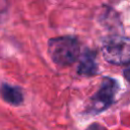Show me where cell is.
Listing matches in <instances>:
<instances>
[{"label":"cell","mask_w":130,"mask_h":130,"mask_svg":"<svg viewBox=\"0 0 130 130\" xmlns=\"http://www.w3.org/2000/svg\"><path fill=\"white\" fill-rule=\"evenodd\" d=\"M48 53L55 64L69 66L80 57V44L73 36L52 38L48 42Z\"/></svg>","instance_id":"6da1fadb"},{"label":"cell","mask_w":130,"mask_h":130,"mask_svg":"<svg viewBox=\"0 0 130 130\" xmlns=\"http://www.w3.org/2000/svg\"><path fill=\"white\" fill-rule=\"evenodd\" d=\"M104 59L114 65H130V38L114 35L106 38L102 45Z\"/></svg>","instance_id":"7a4b0ae2"},{"label":"cell","mask_w":130,"mask_h":130,"mask_svg":"<svg viewBox=\"0 0 130 130\" xmlns=\"http://www.w3.org/2000/svg\"><path fill=\"white\" fill-rule=\"evenodd\" d=\"M120 86L117 80L111 77H105L96 90L89 100L88 113L92 115L100 114L109 109L115 102V96Z\"/></svg>","instance_id":"3957f363"},{"label":"cell","mask_w":130,"mask_h":130,"mask_svg":"<svg viewBox=\"0 0 130 130\" xmlns=\"http://www.w3.org/2000/svg\"><path fill=\"white\" fill-rule=\"evenodd\" d=\"M77 73L82 76H93L98 73V64L95 61V52L86 50L84 51L79 60Z\"/></svg>","instance_id":"277c9868"},{"label":"cell","mask_w":130,"mask_h":130,"mask_svg":"<svg viewBox=\"0 0 130 130\" xmlns=\"http://www.w3.org/2000/svg\"><path fill=\"white\" fill-rule=\"evenodd\" d=\"M1 95L6 103L12 106H19L23 102V94L21 89L6 82H3L1 85Z\"/></svg>","instance_id":"5b68a950"},{"label":"cell","mask_w":130,"mask_h":130,"mask_svg":"<svg viewBox=\"0 0 130 130\" xmlns=\"http://www.w3.org/2000/svg\"><path fill=\"white\" fill-rule=\"evenodd\" d=\"M86 130H107L104 126H102V125H100V124H96V123H94V124H91Z\"/></svg>","instance_id":"8992f818"}]
</instances>
